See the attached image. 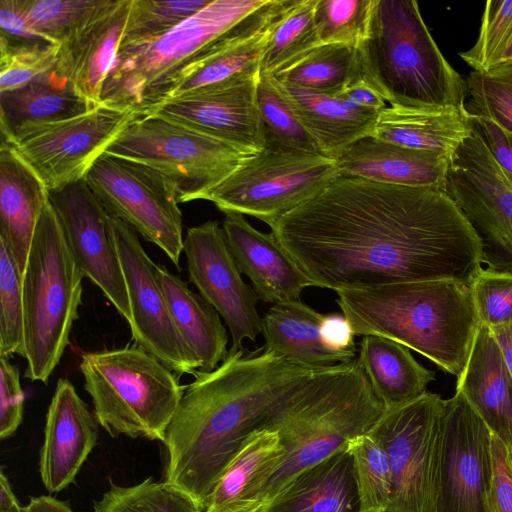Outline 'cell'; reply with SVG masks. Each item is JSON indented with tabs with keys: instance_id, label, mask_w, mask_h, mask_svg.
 Segmentation results:
<instances>
[{
	"instance_id": "obj_43",
	"label": "cell",
	"mask_w": 512,
	"mask_h": 512,
	"mask_svg": "<svg viewBox=\"0 0 512 512\" xmlns=\"http://www.w3.org/2000/svg\"><path fill=\"white\" fill-rule=\"evenodd\" d=\"M212 0H131L120 46L156 39L207 6Z\"/></svg>"
},
{
	"instance_id": "obj_6",
	"label": "cell",
	"mask_w": 512,
	"mask_h": 512,
	"mask_svg": "<svg viewBox=\"0 0 512 512\" xmlns=\"http://www.w3.org/2000/svg\"><path fill=\"white\" fill-rule=\"evenodd\" d=\"M362 74L388 106L465 109L466 80L448 63L414 0H376L357 48Z\"/></svg>"
},
{
	"instance_id": "obj_15",
	"label": "cell",
	"mask_w": 512,
	"mask_h": 512,
	"mask_svg": "<svg viewBox=\"0 0 512 512\" xmlns=\"http://www.w3.org/2000/svg\"><path fill=\"white\" fill-rule=\"evenodd\" d=\"M491 437L461 393L444 399L435 512H492Z\"/></svg>"
},
{
	"instance_id": "obj_37",
	"label": "cell",
	"mask_w": 512,
	"mask_h": 512,
	"mask_svg": "<svg viewBox=\"0 0 512 512\" xmlns=\"http://www.w3.org/2000/svg\"><path fill=\"white\" fill-rule=\"evenodd\" d=\"M316 0H296L276 26L261 62V74L275 76L322 45L315 17Z\"/></svg>"
},
{
	"instance_id": "obj_27",
	"label": "cell",
	"mask_w": 512,
	"mask_h": 512,
	"mask_svg": "<svg viewBox=\"0 0 512 512\" xmlns=\"http://www.w3.org/2000/svg\"><path fill=\"white\" fill-rule=\"evenodd\" d=\"M279 22L260 33L232 35L199 54L180 72L160 103L193 91L259 77L263 56Z\"/></svg>"
},
{
	"instance_id": "obj_22",
	"label": "cell",
	"mask_w": 512,
	"mask_h": 512,
	"mask_svg": "<svg viewBox=\"0 0 512 512\" xmlns=\"http://www.w3.org/2000/svg\"><path fill=\"white\" fill-rule=\"evenodd\" d=\"M225 215L222 228L228 247L258 299L273 304L300 300L313 284L273 233L255 229L241 214Z\"/></svg>"
},
{
	"instance_id": "obj_26",
	"label": "cell",
	"mask_w": 512,
	"mask_h": 512,
	"mask_svg": "<svg viewBox=\"0 0 512 512\" xmlns=\"http://www.w3.org/2000/svg\"><path fill=\"white\" fill-rule=\"evenodd\" d=\"M48 200L49 190L42 179L11 146L1 142L0 236L9 244L22 273Z\"/></svg>"
},
{
	"instance_id": "obj_5",
	"label": "cell",
	"mask_w": 512,
	"mask_h": 512,
	"mask_svg": "<svg viewBox=\"0 0 512 512\" xmlns=\"http://www.w3.org/2000/svg\"><path fill=\"white\" fill-rule=\"evenodd\" d=\"M295 0H212L166 34L120 46L106 78L101 103L132 109L142 116L156 106L199 54L223 39L263 31L279 20Z\"/></svg>"
},
{
	"instance_id": "obj_48",
	"label": "cell",
	"mask_w": 512,
	"mask_h": 512,
	"mask_svg": "<svg viewBox=\"0 0 512 512\" xmlns=\"http://www.w3.org/2000/svg\"><path fill=\"white\" fill-rule=\"evenodd\" d=\"M24 393L20 372L8 358L0 357V438L13 435L23 420Z\"/></svg>"
},
{
	"instance_id": "obj_41",
	"label": "cell",
	"mask_w": 512,
	"mask_h": 512,
	"mask_svg": "<svg viewBox=\"0 0 512 512\" xmlns=\"http://www.w3.org/2000/svg\"><path fill=\"white\" fill-rule=\"evenodd\" d=\"M23 273L0 236V357L25 358Z\"/></svg>"
},
{
	"instance_id": "obj_55",
	"label": "cell",
	"mask_w": 512,
	"mask_h": 512,
	"mask_svg": "<svg viewBox=\"0 0 512 512\" xmlns=\"http://www.w3.org/2000/svg\"><path fill=\"white\" fill-rule=\"evenodd\" d=\"M27 512H74L68 502L49 495L30 497Z\"/></svg>"
},
{
	"instance_id": "obj_12",
	"label": "cell",
	"mask_w": 512,
	"mask_h": 512,
	"mask_svg": "<svg viewBox=\"0 0 512 512\" xmlns=\"http://www.w3.org/2000/svg\"><path fill=\"white\" fill-rule=\"evenodd\" d=\"M444 399L426 392L387 409L370 432L391 463L393 488L387 512H435Z\"/></svg>"
},
{
	"instance_id": "obj_1",
	"label": "cell",
	"mask_w": 512,
	"mask_h": 512,
	"mask_svg": "<svg viewBox=\"0 0 512 512\" xmlns=\"http://www.w3.org/2000/svg\"><path fill=\"white\" fill-rule=\"evenodd\" d=\"M313 286L334 290L456 280L483 268L479 238L439 188L338 176L269 224Z\"/></svg>"
},
{
	"instance_id": "obj_17",
	"label": "cell",
	"mask_w": 512,
	"mask_h": 512,
	"mask_svg": "<svg viewBox=\"0 0 512 512\" xmlns=\"http://www.w3.org/2000/svg\"><path fill=\"white\" fill-rule=\"evenodd\" d=\"M183 252L190 281L229 329L232 344L227 354L244 350L243 341L254 342L262 332V317L256 308L259 299L242 279L223 228L217 221L188 228Z\"/></svg>"
},
{
	"instance_id": "obj_42",
	"label": "cell",
	"mask_w": 512,
	"mask_h": 512,
	"mask_svg": "<svg viewBox=\"0 0 512 512\" xmlns=\"http://www.w3.org/2000/svg\"><path fill=\"white\" fill-rule=\"evenodd\" d=\"M108 0H23L31 28L46 42L60 45L84 26Z\"/></svg>"
},
{
	"instance_id": "obj_49",
	"label": "cell",
	"mask_w": 512,
	"mask_h": 512,
	"mask_svg": "<svg viewBox=\"0 0 512 512\" xmlns=\"http://www.w3.org/2000/svg\"><path fill=\"white\" fill-rule=\"evenodd\" d=\"M492 478L489 492L492 512H512V467L507 447L492 434Z\"/></svg>"
},
{
	"instance_id": "obj_56",
	"label": "cell",
	"mask_w": 512,
	"mask_h": 512,
	"mask_svg": "<svg viewBox=\"0 0 512 512\" xmlns=\"http://www.w3.org/2000/svg\"><path fill=\"white\" fill-rule=\"evenodd\" d=\"M22 507L8 477L3 469L0 470V512H15Z\"/></svg>"
},
{
	"instance_id": "obj_4",
	"label": "cell",
	"mask_w": 512,
	"mask_h": 512,
	"mask_svg": "<svg viewBox=\"0 0 512 512\" xmlns=\"http://www.w3.org/2000/svg\"><path fill=\"white\" fill-rule=\"evenodd\" d=\"M384 411L357 358L315 370L294 385L261 426L276 432L285 449L262 501L269 502L298 473L368 433Z\"/></svg>"
},
{
	"instance_id": "obj_35",
	"label": "cell",
	"mask_w": 512,
	"mask_h": 512,
	"mask_svg": "<svg viewBox=\"0 0 512 512\" xmlns=\"http://www.w3.org/2000/svg\"><path fill=\"white\" fill-rule=\"evenodd\" d=\"M360 74L357 48L322 44L273 77L289 86L336 96Z\"/></svg>"
},
{
	"instance_id": "obj_52",
	"label": "cell",
	"mask_w": 512,
	"mask_h": 512,
	"mask_svg": "<svg viewBox=\"0 0 512 512\" xmlns=\"http://www.w3.org/2000/svg\"><path fill=\"white\" fill-rule=\"evenodd\" d=\"M336 97L356 107L377 112L388 106L383 96L362 72L339 92Z\"/></svg>"
},
{
	"instance_id": "obj_33",
	"label": "cell",
	"mask_w": 512,
	"mask_h": 512,
	"mask_svg": "<svg viewBox=\"0 0 512 512\" xmlns=\"http://www.w3.org/2000/svg\"><path fill=\"white\" fill-rule=\"evenodd\" d=\"M358 361L385 410L409 403L427 392L435 374L422 366L408 347L378 335H365Z\"/></svg>"
},
{
	"instance_id": "obj_45",
	"label": "cell",
	"mask_w": 512,
	"mask_h": 512,
	"mask_svg": "<svg viewBox=\"0 0 512 512\" xmlns=\"http://www.w3.org/2000/svg\"><path fill=\"white\" fill-rule=\"evenodd\" d=\"M59 45L0 36V93L19 89L54 69Z\"/></svg>"
},
{
	"instance_id": "obj_34",
	"label": "cell",
	"mask_w": 512,
	"mask_h": 512,
	"mask_svg": "<svg viewBox=\"0 0 512 512\" xmlns=\"http://www.w3.org/2000/svg\"><path fill=\"white\" fill-rule=\"evenodd\" d=\"M91 109L55 69L9 92L0 93L1 142L24 127L67 119Z\"/></svg>"
},
{
	"instance_id": "obj_10",
	"label": "cell",
	"mask_w": 512,
	"mask_h": 512,
	"mask_svg": "<svg viewBox=\"0 0 512 512\" xmlns=\"http://www.w3.org/2000/svg\"><path fill=\"white\" fill-rule=\"evenodd\" d=\"M338 176L336 160L325 155L263 149L246 156L205 200L225 214L250 215L269 225L312 199Z\"/></svg>"
},
{
	"instance_id": "obj_13",
	"label": "cell",
	"mask_w": 512,
	"mask_h": 512,
	"mask_svg": "<svg viewBox=\"0 0 512 512\" xmlns=\"http://www.w3.org/2000/svg\"><path fill=\"white\" fill-rule=\"evenodd\" d=\"M138 114L99 104L60 121L30 125L8 142L48 190L84 180L94 163Z\"/></svg>"
},
{
	"instance_id": "obj_23",
	"label": "cell",
	"mask_w": 512,
	"mask_h": 512,
	"mask_svg": "<svg viewBox=\"0 0 512 512\" xmlns=\"http://www.w3.org/2000/svg\"><path fill=\"white\" fill-rule=\"evenodd\" d=\"M450 157L395 145L372 135L350 145L337 159L341 176L408 187H445Z\"/></svg>"
},
{
	"instance_id": "obj_38",
	"label": "cell",
	"mask_w": 512,
	"mask_h": 512,
	"mask_svg": "<svg viewBox=\"0 0 512 512\" xmlns=\"http://www.w3.org/2000/svg\"><path fill=\"white\" fill-rule=\"evenodd\" d=\"M360 501V512H387L393 488L392 468L383 444L370 431L346 447Z\"/></svg>"
},
{
	"instance_id": "obj_8",
	"label": "cell",
	"mask_w": 512,
	"mask_h": 512,
	"mask_svg": "<svg viewBox=\"0 0 512 512\" xmlns=\"http://www.w3.org/2000/svg\"><path fill=\"white\" fill-rule=\"evenodd\" d=\"M79 369L110 436L163 442L184 391L179 375L137 345L83 353Z\"/></svg>"
},
{
	"instance_id": "obj_32",
	"label": "cell",
	"mask_w": 512,
	"mask_h": 512,
	"mask_svg": "<svg viewBox=\"0 0 512 512\" xmlns=\"http://www.w3.org/2000/svg\"><path fill=\"white\" fill-rule=\"evenodd\" d=\"M177 331L199 364L200 372H211L228 353V335L217 311L187 283L155 264Z\"/></svg>"
},
{
	"instance_id": "obj_47",
	"label": "cell",
	"mask_w": 512,
	"mask_h": 512,
	"mask_svg": "<svg viewBox=\"0 0 512 512\" xmlns=\"http://www.w3.org/2000/svg\"><path fill=\"white\" fill-rule=\"evenodd\" d=\"M470 289L482 325L490 328L512 322V273L482 268Z\"/></svg>"
},
{
	"instance_id": "obj_3",
	"label": "cell",
	"mask_w": 512,
	"mask_h": 512,
	"mask_svg": "<svg viewBox=\"0 0 512 512\" xmlns=\"http://www.w3.org/2000/svg\"><path fill=\"white\" fill-rule=\"evenodd\" d=\"M336 293L354 335L392 339L445 372L462 374L481 325L469 285L445 279Z\"/></svg>"
},
{
	"instance_id": "obj_39",
	"label": "cell",
	"mask_w": 512,
	"mask_h": 512,
	"mask_svg": "<svg viewBox=\"0 0 512 512\" xmlns=\"http://www.w3.org/2000/svg\"><path fill=\"white\" fill-rule=\"evenodd\" d=\"M186 493L148 477L131 486L109 480V489L94 502L93 512H201Z\"/></svg>"
},
{
	"instance_id": "obj_44",
	"label": "cell",
	"mask_w": 512,
	"mask_h": 512,
	"mask_svg": "<svg viewBox=\"0 0 512 512\" xmlns=\"http://www.w3.org/2000/svg\"><path fill=\"white\" fill-rule=\"evenodd\" d=\"M376 0H316L314 17L321 44L358 48L366 39Z\"/></svg>"
},
{
	"instance_id": "obj_19",
	"label": "cell",
	"mask_w": 512,
	"mask_h": 512,
	"mask_svg": "<svg viewBox=\"0 0 512 512\" xmlns=\"http://www.w3.org/2000/svg\"><path fill=\"white\" fill-rule=\"evenodd\" d=\"M259 77L193 91L166 100L144 115L158 114L221 140L247 156L254 155L265 145L257 103Z\"/></svg>"
},
{
	"instance_id": "obj_46",
	"label": "cell",
	"mask_w": 512,
	"mask_h": 512,
	"mask_svg": "<svg viewBox=\"0 0 512 512\" xmlns=\"http://www.w3.org/2000/svg\"><path fill=\"white\" fill-rule=\"evenodd\" d=\"M512 43V0H488L475 44L459 56L473 68L486 72L499 65Z\"/></svg>"
},
{
	"instance_id": "obj_36",
	"label": "cell",
	"mask_w": 512,
	"mask_h": 512,
	"mask_svg": "<svg viewBox=\"0 0 512 512\" xmlns=\"http://www.w3.org/2000/svg\"><path fill=\"white\" fill-rule=\"evenodd\" d=\"M257 103L264 135V149L287 153L322 154L316 142L300 123L273 76L260 74Z\"/></svg>"
},
{
	"instance_id": "obj_2",
	"label": "cell",
	"mask_w": 512,
	"mask_h": 512,
	"mask_svg": "<svg viewBox=\"0 0 512 512\" xmlns=\"http://www.w3.org/2000/svg\"><path fill=\"white\" fill-rule=\"evenodd\" d=\"M264 348L227 354L211 372L184 386L168 424L164 480L203 511L243 442L260 429L275 402L312 372Z\"/></svg>"
},
{
	"instance_id": "obj_40",
	"label": "cell",
	"mask_w": 512,
	"mask_h": 512,
	"mask_svg": "<svg viewBox=\"0 0 512 512\" xmlns=\"http://www.w3.org/2000/svg\"><path fill=\"white\" fill-rule=\"evenodd\" d=\"M466 86L468 115L487 120L512 135V63L499 64L486 72L471 71Z\"/></svg>"
},
{
	"instance_id": "obj_16",
	"label": "cell",
	"mask_w": 512,
	"mask_h": 512,
	"mask_svg": "<svg viewBox=\"0 0 512 512\" xmlns=\"http://www.w3.org/2000/svg\"><path fill=\"white\" fill-rule=\"evenodd\" d=\"M108 223L125 278L133 340L177 375L195 376L199 364L177 331L155 272V263L131 226L109 213Z\"/></svg>"
},
{
	"instance_id": "obj_11",
	"label": "cell",
	"mask_w": 512,
	"mask_h": 512,
	"mask_svg": "<svg viewBox=\"0 0 512 512\" xmlns=\"http://www.w3.org/2000/svg\"><path fill=\"white\" fill-rule=\"evenodd\" d=\"M84 180L109 214L159 247L179 268L182 213L176 189L165 175L145 164L104 153Z\"/></svg>"
},
{
	"instance_id": "obj_9",
	"label": "cell",
	"mask_w": 512,
	"mask_h": 512,
	"mask_svg": "<svg viewBox=\"0 0 512 512\" xmlns=\"http://www.w3.org/2000/svg\"><path fill=\"white\" fill-rule=\"evenodd\" d=\"M105 153L145 164L165 175L173 183L179 203L205 200L247 156L158 114L137 117Z\"/></svg>"
},
{
	"instance_id": "obj_28",
	"label": "cell",
	"mask_w": 512,
	"mask_h": 512,
	"mask_svg": "<svg viewBox=\"0 0 512 512\" xmlns=\"http://www.w3.org/2000/svg\"><path fill=\"white\" fill-rule=\"evenodd\" d=\"M265 512H360L350 453L338 451L298 473Z\"/></svg>"
},
{
	"instance_id": "obj_59",
	"label": "cell",
	"mask_w": 512,
	"mask_h": 512,
	"mask_svg": "<svg viewBox=\"0 0 512 512\" xmlns=\"http://www.w3.org/2000/svg\"><path fill=\"white\" fill-rule=\"evenodd\" d=\"M506 447H507V453H508L509 462H510V465L512 467V441Z\"/></svg>"
},
{
	"instance_id": "obj_60",
	"label": "cell",
	"mask_w": 512,
	"mask_h": 512,
	"mask_svg": "<svg viewBox=\"0 0 512 512\" xmlns=\"http://www.w3.org/2000/svg\"><path fill=\"white\" fill-rule=\"evenodd\" d=\"M15 512H27L25 506H22L19 510Z\"/></svg>"
},
{
	"instance_id": "obj_21",
	"label": "cell",
	"mask_w": 512,
	"mask_h": 512,
	"mask_svg": "<svg viewBox=\"0 0 512 512\" xmlns=\"http://www.w3.org/2000/svg\"><path fill=\"white\" fill-rule=\"evenodd\" d=\"M131 0H108L84 26L59 45L55 71L90 108L101 104L104 82L124 37Z\"/></svg>"
},
{
	"instance_id": "obj_58",
	"label": "cell",
	"mask_w": 512,
	"mask_h": 512,
	"mask_svg": "<svg viewBox=\"0 0 512 512\" xmlns=\"http://www.w3.org/2000/svg\"><path fill=\"white\" fill-rule=\"evenodd\" d=\"M504 63H512V43L509 46L508 50L506 51L500 64H504Z\"/></svg>"
},
{
	"instance_id": "obj_20",
	"label": "cell",
	"mask_w": 512,
	"mask_h": 512,
	"mask_svg": "<svg viewBox=\"0 0 512 512\" xmlns=\"http://www.w3.org/2000/svg\"><path fill=\"white\" fill-rule=\"evenodd\" d=\"M98 440V423L67 379H59L51 399L40 449L39 472L49 493L75 482Z\"/></svg>"
},
{
	"instance_id": "obj_14",
	"label": "cell",
	"mask_w": 512,
	"mask_h": 512,
	"mask_svg": "<svg viewBox=\"0 0 512 512\" xmlns=\"http://www.w3.org/2000/svg\"><path fill=\"white\" fill-rule=\"evenodd\" d=\"M444 191L476 232L486 269L512 273V174L472 129L451 159Z\"/></svg>"
},
{
	"instance_id": "obj_53",
	"label": "cell",
	"mask_w": 512,
	"mask_h": 512,
	"mask_svg": "<svg viewBox=\"0 0 512 512\" xmlns=\"http://www.w3.org/2000/svg\"><path fill=\"white\" fill-rule=\"evenodd\" d=\"M322 333L326 343L333 349L357 354L355 335L343 315H325Z\"/></svg>"
},
{
	"instance_id": "obj_7",
	"label": "cell",
	"mask_w": 512,
	"mask_h": 512,
	"mask_svg": "<svg viewBox=\"0 0 512 512\" xmlns=\"http://www.w3.org/2000/svg\"><path fill=\"white\" fill-rule=\"evenodd\" d=\"M83 278L48 200L23 271L27 379L46 383L59 364L78 318Z\"/></svg>"
},
{
	"instance_id": "obj_24",
	"label": "cell",
	"mask_w": 512,
	"mask_h": 512,
	"mask_svg": "<svg viewBox=\"0 0 512 512\" xmlns=\"http://www.w3.org/2000/svg\"><path fill=\"white\" fill-rule=\"evenodd\" d=\"M456 392L461 393L491 433L512 441V377L489 328L480 325Z\"/></svg>"
},
{
	"instance_id": "obj_30",
	"label": "cell",
	"mask_w": 512,
	"mask_h": 512,
	"mask_svg": "<svg viewBox=\"0 0 512 512\" xmlns=\"http://www.w3.org/2000/svg\"><path fill=\"white\" fill-rule=\"evenodd\" d=\"M284 458L285 449L276 432L263 428L255 430L219 478L204 510L265 503L262 501L263 492Z\"/></svg>"
},
{
	"instance_id": "obj_25",
	"label": "cell",
	"mask_w": 512,
	"mask_h": 512,
	"mask_svg": "<svg viewBox=\"0 0 512 512\" xmlns=\"http://www.w3.org/2000/svg\"><path fill=\"white\" fill-rule=\"evenodd\" d=\"M321 314L300 300L274 304L262 317L267 352L297 365L322 369L346 363L356 354L330 347L323 336Z\"/></svg>"
},
{
	"instance_id": "obj_18",
	"label": "cell",
	"mask_w": 512,
	"mask_h": 512,
	"mask_svg": "<svg viewBox=\"0 0 512 512\" xmlns=\"http://www.w3.org/2000/svg\"><path fill=\"white\" fill-rule=\"evenodd\" d=\"M49 202L78 270L129 324L130 303L107 211L85 180L49 190Z\"/></svg>"
},
{
	"instance_id": "obj_50",
	"label": "cell",
	"mask_w": 512,
	"mask_h": 512,
	"mask_svg": "<svg viewBox=\"0 0 512 512\" xmlns=\"http://www.w3.org/2000/svg\"><path fill=\"white\" fill-rule=\"evenodd\" d=\"M469 117L472 131L481 139L490 155L512 174V135L487 120Z\"/></svg>"
},
{
	"instance_id": "obj_29",
	"label": "cell",
	"mask_w": 512,
	"mask_h": 512,
	"mask_svg": "<svg viewBox=\"0 0 512 512\" xmlns=\"http://www.w3.org/2000/svg\"><path fill=\"white\" fill-rule=\"evenodd\" d=\"M278 83L323 155L336 160L354 142L371 135L379 112L356 107L336 96Z\"/></svg>"
},
{
	"instance_id": "obj_51",
	"label": "cell",
	"mask_w": 512,
	"mask_h": 512,
	"mask_svg": "<svg viewBox=\"0 0 512 512\" xmlns=\"http://www.w3.org/2000/svg\"><path fill=\"white\" fill-rule=\"evenodd\" d=\"M0 27L1 34L12 39L43 41L29 24L23 0L0 1Z\"/></svg>"
},
{
	"instance_id": "obj_31",
	"label": "cell",
	"mask_w": 512,
	"mask_h": 512,
	"mask_svg": "<svg viewBox=\"0 0 512 512\" xmlns=\"http://www.w3.org/2000/svg\"><path fill=\"white\" fill-rule=\"evenodd\" d=\"M466 109H411L386 106L376 119L372 136L411 149L453 157L470 135Z\"/></svg>"
},
{
	"instance_id": "obj_54",
	"label": "cell",
	"mask_w": 512,
	"mask_h": 512,
	"mask_svg": "<svg viewBox=\"0 0 512 512\" xmlns=\"http://www.w3.org/2000/svg\"><path fill=\"white\" fill-rule=\"evenodd\" d=\"M489 330L500 348L512 377V322L490 327Z\"/></svg>"
},
{
	"instance_id": "obj_57",
	"label": "cell",
	"mask_w": 512,
	"mask_h": 512,
	"mask_svg": "<svg viewBox=\"0 0 512 512\" xmlns=\"http://www.w3.org/2000/svg\"><path fill=\"white\" fill-rule=\"evenodd\" d=\"M266 504L267 503H261L250 507L224 508L219 510H203L201 512H265Z\"/></svg>"
}]
</instances>
